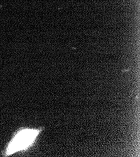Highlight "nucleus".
Instances as JSON below:
<instances>
[{
	"label": "nucleus",
	"instance_id": "nucleus-1",
	"mask_svg": "<svg viewBox=\"0 0 140 157\" xmlns=\"http://www.w3.org/2000/svg\"><path fill=\"white\" fill-rule=\"evenodd\" d=\"M42 128H22L17 131L9 142L4 153L8 156L13 153L27 150L35 142Z\"/></svg>",
	"mask_w": 140,
	"mask_h": 157
}]
</instances>
